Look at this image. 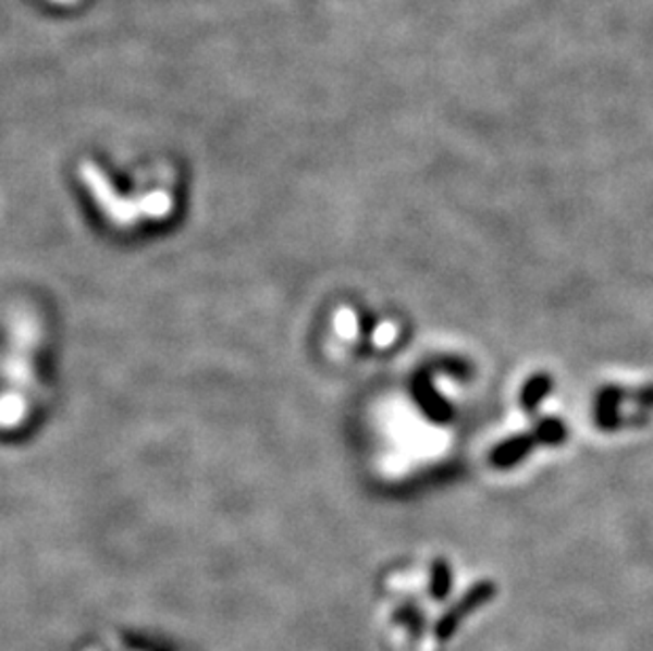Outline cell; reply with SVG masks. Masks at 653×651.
Here are the masks:
<instances>
[{
	"mask_svg": "<svg viewBox=\"0 0 653 651\" xmlns=\"http://www.w3.org/2000/svg\"><path fill=\"white\" fill-rule=\"evenodd\" d=\"M489 597L459 590L444 569L396 572L383 581L374 628L383 651H444Z\"/></svg>",
	"mask_w": 653,
	"mask_h": 651,
	"instance_id": "6da1fadb",
	"label": "cell"
},
{
	"mask_svg": "<svg viewBox=\"0 0 653 651\" xmlns=\"http://www.w3.org/2000/svg\"><path fill=\"white\" fill-rule=\"evenodd\" d=\"M78 651H159L150 648L145 641H138L127 635L119 632H102L94 639H89Z\"/></svg>",
	"mask_w": 653,
	"mask_h": 651,
	"instance_id": "7a4b0ae2",
	"label": "cell"
},
{
	"mask_svg": "<svg viewBox=\"0 0 653 651\" xmlns=\"http://www.w3.org/2000/svg\"><path fill=\"white\" fill-rule=\"evenodd\" d=\"M56 2H66L69 4V2H74V0H56Z\"/></svg>",
	"mask_w": 653,
	"mask_h": 651,
	"instance_id": "3957f363",
	"label": "cell"
}]
</instances>
